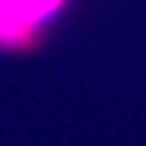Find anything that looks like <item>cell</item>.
Instances as JSON below:
<instances>
[{
    "mask_svg": "<svg viewBox=\"0 0 146 146\" xmlns=\"http://www.w3.org/2000/svg\"><path fill=\"white\" fill-rule=\"evenodd\" d=\"M69 0H0V51L28 54L46 41Z\"/></svg>",
    "mask_w": 146,
    "mask_h": 146,
    "instance_id": "obj_1",
    "label": "cell"
}]
</instances>
